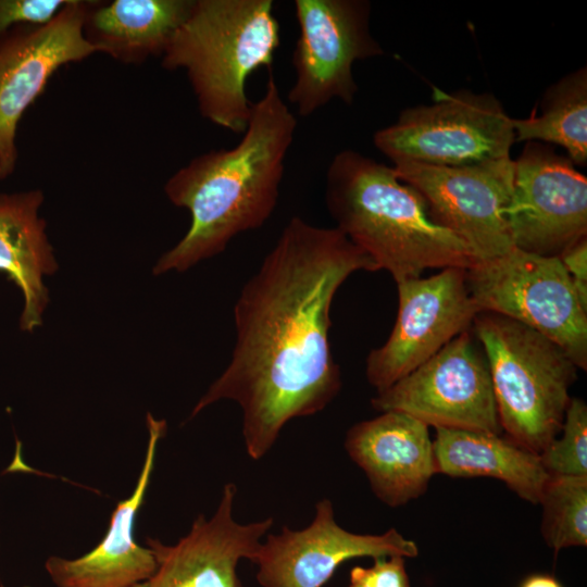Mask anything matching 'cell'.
Segmentation results:
<instances>
[{"mask_svg":"<svg viewBox=\"0 0 587 587\" xmlns=\"http://www.w3.org/2000/svg\"><path fill=\"white\" fill-rule=\"evenodd\" d=\"M359 271L377 267L338 228L291 217L241 288L232 359L191 417L220 400L235 401L247 453L260 460L290 420L322 411L341 387L329 342L333 300Z\"/></svg>","mask_w":587,"mask_h":587,"instance_id":"1","label":"cell"},{"mask_svg":"<svg viewBox=\"0 0 587 587\" xmlns=\"http://www.w3.org/2000/svg\"><path fill=\"white\" fill-rule=\"evenodd\" d=\"M296 128L297 118L270 75L239 142L196 157L167 179L166 197L187 209L191 222L178 243L160 257L154 275L184 272L270 218Z\"/></svg>","mask_w":587,"mask_h":587,"instance_id":"2","label":"cell"},{"mask_svg":"<svg viewBox=\"0 0 587 587\" xmlns=\"http://www.w3.org/2000/svg\"><path fill=\"white\" fill-rule=\"evenodd\" d=\"M325 203L338 228L395 282L421 277L428 268L469 270L471 248L432 216L421 193L392 166L346 149L332 159Z\"/></svg>","mask_w":587,"mask_h":587,"instance_id":"3","label":"cell"},{"mask_svg":"<svg viewBox=\"0 0 587 587\" xmlns=\"http://www.w3.org/2000/svg\"><path fill=\"white\" fill-rule=\"evenodd\" d=\"M279 30L272 0H195L161 64L186 72L205 120L242 134L252 105L247 80L273 64Z\"/></svg>","mask_w":587,"mask_h":587,"instance_id":"4","label":"cell"},{"mask_svg":"<svg viewBox=\"0 0 587 587\" xmlns=\"http://www.w3.org/2000/svg\"><path fill=\"white\" fill-rule=\"evenodd\" d=\"M472 327L487 360L502 430L539 454L561 430L578 367L553 341L507 316L482 311Z\"/></svg>","mask_w":587,"mask_h":587,"instance_id":"5","label":"cell"},{"mask_svg":"<svg viewBox=\"0 0 587 587\" xmlns=\"http://www.w3.org/2000/svg\"><path fill=\"white\" fill-rule=\"evenodd\" d=\"M469 291L480 312L512 319L558 345L587 369V303L558 257L513 248L466 270Z\"/></svg>","mask_w":587,"mask_h":587,"instance_id":"6","label":"cell"},{"mask_svg":"<svg viewBox=\"0 0 587 587\" xmlns=\"http://www.w3.org/2000/svg\"><path fill=\"white\" fill-rule=\"evenodd\" d=\"M437 93L433 104L408 108L377 130L374 146L392 163L466 166L510 158L512 117L495 96Z\"/></svg>","mask_w":587,"mask_h":587,"instance_id":"7","label":"cell"},{"mask_svg":"<svg viewBox=\"0 0 587 587\" xmlns=\"http://www.w3.org/2000/svg\"><path fill=\"white\" fill-rule=\"evenodd\" d=\"M299 36L292 52L295 82L288 101L307 117L334 99L350 104L358 91L352 66L384 54L370 30L364 0H295Z\"/></svg>","mask_w":587,"mask_h":587,"instance_id":"8","label":"cell"},{"mask_svg":"<svg viewBox=\"0 0 587 587\" xmlns=\"http://www.w3.org/2000/svg\"><path fill=\"white\" fill-rule=\"evenodd\" d=\"M371 403L379 412H402L435 428L502 432L487 360L470 329L377 391Z\"/></svg>","mask_w":587,"mask_h":587,"instance_id":"9","label":"cell"},{"mask_svg":"<svg viewBox=\"0 0 587 587\" xmlns=\"http://www.w3.org/2000/svg\"><path fill=\"white\" fill-rule=\"evenodd\" d=\"M392 168L421 193L435 221L461 238L478 261L514 248L505 220L513 185L511 158L466 166L401 161Z\"/></svg>","mask_w":587,"mask_h":587,"instance_id":"10","label":"cell"},{"mask_svg":"<svg viewBox=\"0 0 587 587\" xmlns=\"http://www.w3.org/2000/svg\"><path fill=\"white\" fill-rule=\"evenodd\" d=\"M466 270L448 267L429 277L397 282L398 313L385 344L366 358V378L382 391L410 374L473 326L480 312Z\"/></svg>","mask_w":587,"mask_h":587,"instance_id":"11","label":"cell"},{"mask_svg":"<svg viewBox=\"0 0 587 587\" xmlns=\"http://www.w3.org/2000/svg\"><path fill=\"white\" fill-rule=\"evenodd\" d=\"M505 220L513 247L559 257L587 237V178L548 145L529 141L513 160Z\"/></svg>","mask_w":587,"mask_h":587,"instance_id":"12","label":"cell"},{"mask_svg":"<svg viewBox=\"0 0 587 587\" xmlns=\"http://www.w3.org/2000/svg\"><path fill=\"white\" fill-rule=\"evenodd\" d=\"M89 0H70L49 23L23 25L0 38V182L17 163L16 130L25 111L62 66L95 51L83 35Z\"/></svg>","mask_w":587,"mask_h":587,"instance_id":"13","label":"cell"},{"mask_svg":"<svg viewBox=\"0 0 587 587\" xmlns=\"http://www.w3.org/2000/svg\"><path fill=\"white\" fill-rule=\"evenodd\" d=\"M417 554L416 544L395 528L380 535L348 532L336 523L330 500L323 499L308 527L294 530L284 526L279 534H270L252 562L258 565L257 580L262 587H322L347 560Z\"/></svg>","mask_w":587,"mask_h":587,"instance_id":"14","label":"cell"},{"mask_svg":"<svg viewBox=\"0 0 587 587\" xmlns=\"http://www.w3.org/2000/svg\"><path fill=\"white\" fill-rule=\"evenodd\" d=\"M236 494V485L226 484L214 514L210 519L199 515L175 545L147 538L157 569L132 587H245L238 563L253 560L273 520L238 523L233 512Z\"/></svg>","mask_w":587,"mask_h":587,"instance_id":"15","label":"cell"},{"mask_svg":"<svg viewBox=\"0 0 587 587\" xmlns=\"http://www.w3.org/2000/svg\"><path fill=\"white\" fill-rule=\"evenodd\" d=\"M345 448L376 497L399 507L423 495L436 473L428 426L397 411L354 424Z\"/></svg>","mask_w":587,"mask_h":587,"instance_id":"16","label":"cell"},{"mask_svg":"<svg viewBox=\"0 0 587 587\" xmlns=\"http://www.w3.org/2000/svg\"><path fill=\"white\" fill-rule=\"evenodd\" d=\"M149 433L143 465L132 495L112 512L103 539L88 553L76 559L49 557L45 569L55 587H132L150 577L157 560L149 547L135 541L134 525L142 505L154 467L159 440L166 422L147 414Z\"/></svg>","mask_w":587,"mask_h":587,"instance_id":"17","label":"cell"},{"mask_svg":"<svg viewBox=\"0 0 587 587\" xmlns=\"http://www.w3.org/2000/svg\"><path fill=\"white\" fill-rule=\"evenodd\" d=\"M195 0H89L83 35L96 52L125 64L162 57Z\"/></svg>","mask_w":587,"mask_h":587,"instance_id":"18","label":"cell"},{"mask_svg":"<svg viewBox=\"0 0 587 587\" xmlns=\"http://www.w3.org/2000/svg\"><path fill=\"white\" fill-rule=\"evenodd\" d=\"M43 193L39 189L0 193V271L23 292L20 327L33 332L42 324L49 302L43 276L53 274L58 263L39 216Z\"/></svg>","mask_w":587,"mask_h":587,"instance_id":"19","label":"cell"},{"mask_svg":"<svg viewBox=\"0 0 587 587\" xmlns=\"http://www.w3.org/2000/svg\"><path fill=\"white\" fill-rule=\"evenodd\" d=\"M433 449L436 473L496 478L530 503L539 502L549 477L539 454L500 435L436 428Z\"/></svg>","mask_w":587,"mask_h":587,"instance_id":"20","label":"cell"},{"mask_svg":"<svg viewBox=\"0 0 587 587\" xmlns=\"http://www.w3.org/2000/svg\"><path fill=\"white\" fill-rule=\"evenodd\" d=\"M517 141L554 143L566 150L578 165L587 162V72L582 67L552 85L541 112L527 118H512Z\"/></svg>","mask_w":587,"mask_h":587,"instance_id":"21","label":"cell"},{"mask_svg":"<svg viewBox=\"0 0 587 587\" xmlns=\"http://www.w3.org/2000/svg\"><path fill=\"white\" fill-rule=\"evenodd\" d=\"M538 503L542 537L555 553L587 545V476L549 475Z\"/></svg>","mask_w":587,"mask_h":587,"instance_id":"22","label":"cell"},{"mask_svg":"<svg viewBox=\"0 0 587 587\" xmlns=\"http://www.w3.org/2000/svg\"><path fill=\"white\" fill-rule=\"evenodd\" d=\"M540 453L549 475L587 476V405L571 398L560 433Z\"/></svg>","mask_w":587,"mask_h":587,"instance_id":"23","label":"cell"},{"mask_svg":"<svg viewBox=\"0 0 587 587\" xmlns=\"http://www.w3.org/2000/svg\"><path fill=\"white\" fill-rule=\"evenodd\" d=\"M70 0H0V38L14 27L52 21Z\"/></svg>","mask_w":587,"mask_h":587,"instance_id":"24","label":"cell"},{"mask_svg":"<svg viewBox=\"0 0 587 587\" xmlns=\"http://www.w3.org/2000/svg\"><path fill=\"white\" fill-rule=\"evenodd\" d=\"M350 579L365 587H410L404 558L400 555L377 558L371 567L354 566Z\"/></svg>","mask_w":587,"mask_h":587,"instance_id":"25","label":"cell"},{"mask_svg":"<svg viewBox=\"0 0 587 587\" xmlns=\"http://www.w3.org/2000/svg\"><path fill=\"white\" fill-rule=\"evenodd\" d=\"M558 258L573 280L579 297L587 303V237L567 247Z\"/></svg>","mask_w":587,"mask_h":587,"instance_id":"26","label":"cell"},{"mask_svg":"<svg viewBox=\"0 0 587 587\" xmlns=\"http://www.w3.org/2000/svg\"><path fill=\"white\" fill-rule=\"evenodd\" d=\"M520 587H562V585L551 575L534 574L525 578Z\"/></svg>","mask_w":587,"mask_h":587,"instance_id":"27","label":"cell"},{"mask_svg":"<svg viewBox=\"0 0 587 587\" xmlns=\"http://www.w3.org/2000/svg\"><path fill=\"white\" fill-rule=\"evenodd\" d=\"M349 587H365L363 586L361 583L354 580V579H350V585Z\"/></svg>","mask_w":587,"mask_h":587,"instance_id":"28","label":"cell"}]
</instances>
